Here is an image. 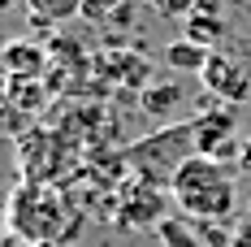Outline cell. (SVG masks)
Instances as JSON below:
<instances>
[{"mask_svg": "<svg viewBox=\"0 0 251 247\" xmlns=\"http://www.w3.org/2000/svg\"><path fill=\"white\" fill-rule=\"evenodd\" d=\"M169 195L191 221H226L234 213V204H238L229 165L208 161V156H191L177 169V178L169 182Z\"/></svg>", "mask_w": 251, "mask_h": 247, "instance_id": "6da1fadb", "label": "cell"}, {"mask_svg": "<svg viewBox=\"0 0 251 247\" xmlns=\"http://www.w3.org/2000/svg\"><path fill=\"white\" fill-rule=\"evenodd\" d=\"M65 225L78 234V225L70 221V204L56 187H44V182H18L13 187V195H9V234L13 239H22L26 247L61 243Z\"/></svg>", "mask_w": 251, "mask_h": 247, "instance_id": "7a4b0ae2", "label": "cell"}, {"mask_svg": "<svg viewBox=\"0 0 251 247\" xmlns=\"http://www.w3.org/2000/svg\"><path fill=\"white\" fill-rule=\"evenodd\" d=\"M191 156H200V148H195V122H174L165 130H156V135H148V139H134L122 152L126 169L139 182L165 187V191H169V182L177 178V169Z\"/></svg>", "mask_w": 251, "mask_h": 247, "instance_id": "3957f363", "label": "cell"}, {"mask_svg": "<svg viewBox=\"0 0 251 247\" xmlns=\"http://www.w3.org/2000/svg\"><path fill=\"white\" fill-rule=\"evenodd\" d=\"M169 217V191L165 187H151V182H126L117 191L113 204V221L122 230H160V221Z\"/></svg>", "mask_w": 251, "mask_h": 247, "instance_id": "277c9868", "label": "cell"}, {"mask_svg": "<svg viewBox=\"0 0 251 247\" xmlns=\"http://www.w3.org/2000/svg\"><path fill=\"white\" fill-rule=\"evenodd\" d=\"M195 148H200V156L221 161V165L238 161L243 143L234 135V109L229 104H212V109H203L200 117H195Z\"/></svg>", "mask_w": 251, "mask_h": 247, "instance_id": "5b68a950", "label": "cell"}, {"mask_svg": "<svg viewBox=\"0 0 251 247\" xmlns=\"http://www.w3.org/2000/svg\"><path fill=\"white\" fill-rule=\"evenodd\" d=\"M200 78H203V87L221 100V104H243V100H251V78H247V70H243L238 61L221 56V52H212V56H208V65H203Z\"/></svg>", "mask_w": 251, "mask_h": 247, "instance_id": "8992f818", "label": "cell"}, {"mask_svg": "<svg viewBox=\"0 0 251 247\" xmlns=\"http://www.w3.org/2000/svg\"><path fill=\"white\" fill-rule=\"evenodd\" d=\"M52 70V52L39 39H9L0 48V74L13 78H48Z\"/></svg>", "mask_w": 251, "mask_h": 247, "instance_id": "52a82bcc", "label": "cell"}, {"mask_svg": "<svg viewBox=\"0 0 251 247\" xmlns=\"http://www.w3.org/2000/svg\"><path fill=\"white\" fill-rule=\"evenodd\" d=\"M182 39L217 52V44L226 39V13H221V4H217V0H200V4L191 9V18L182 22Z\"/></svg>", "mask_w": 251, "mask_h": 247, "instance_id": "ba28073f", "label": "cell"}, {"mask_svg": "<svg viewBox=\"0 0 251 247\" xmlns=\"http://www.w3.org/2000/svg\"><path fill=\"white\" fill-rule=\"evenodd\" d=\"M0 100L4 104H13L18 113H26V117H35V113H44L48 109V82L44 78H13V74H0Z\"/></svg>", "mask_w": 251, "mask_h": 247, "instance_id": "9c48e42d", "label": "cell"}, {"mask_svg": "<svg viewBox=\"0 0 251 247\" xmlns=\"http://www.w3.org/2000/svg\"><path fill=\"white\" fill-rule=\"evenodd\" d=\"M91 70H96L100 78H122V82H143V87L151 82V65L143 61V56L126 52V48L96 52V56H91Z\"/></svg>", "mask_w": 251, "mask_h": 247, "instance_id": "30bf717a", "label": "cell"}, {"mask_svg": "<svg viewBox=\"0 0 251 247\" xmlns=\"http://www.w3.org/2000/svg\"><path fill=\"white\" fill-rule=\"evenodd\" d=\"M182 87L177 82H148L143 91H139V109L148 113V117H169L177 104H182Z\"/></svg>", "mask_w": 251, "mask_h": 247, "instance_id": "8fae6325", "label": "cell"}, {"mask_svg": "<svg viewBox=\"0 0 251 247\" xmlns=\"http://www.w3.org/2000/svg\"><path fill=\"white\" fill-rule=\"evenodd\" d=\"M22 4L39 26H65L70 18H82V0H22Z\"/></svg>", "mask_w": 251, "mask_h": 247, "instance_id": "7c38bea8", "label": "cell"}, {"mask_svg": "<svg viewBox=\"0 0 251 247\" xmlns=\"http://www.w3.org/2000/svg\"><path fill=\"white\" fill-rule=\"evenodd\" d=\"M208 56H212V52L200 48V44H191V39H174V44L165 48V65L177 70V74H203Z\"/></svg>", "mask_w": 251, "mask_h": 247, "instance_id": "4fadbf2b", "label": "cell"}, {"mask_svg": "<svg viewBox=\"0 0 251 247\" xmlns=\"http://www.w3.org/2000/svg\"><path fill=\"white\" fill-rule=\"evenodd\" d=\"M156 234H160V243H165V247H203V239L195 234V225H186L182 217H165Z\"/></svg>", "mask_w": 251, "mask_h": 247, "instance_id": "5bb4252c", "label": "cell"}, {"mask_svg": "<svg viewBox=\"0 0 251 247\" xmlns=\"http://www.w3.org/2000/svg\"><path fill=\"white\" fill-rule=\"evenodd\" d=\"M30 130H35V122H30L26 113H18L13 104L0 100V139H22V135H30Z\"/></svg>", "mask_w": 251, "mask_h": 247, "instance_id": "9a60e30c", "label": "cell"}, {"mask_svg": "<svg viewBox=\"0 0 251 247\" xmlns=\"http://www.w3.org/2000/svg\"><path fill=\"white\" fill-rule=\"evenodd\" d=\"M130 0H82V18L91 26H113V18L122 13Z\"/></svg>", "mask_w": 251, "mask_h": 247, "instance_id": "2e32d148", "label": "cell"}, {"mask_svg": "<svg viewBox=\"0 0 251 247\" xmlns=\"http://www.w3.org/2000/svg\"><path fill=\"white\" fill-rule=\"evenodd\" d=\"M148 4L160 13V18H182V22H186V18H191V9H195L200 0H148Z\"/></svg>", "mask_w": 251, "mask_h": 247, "instance_id": "e0dca14e", "label": "cell"}, {"mask_svg": "<svg viewBox=\"0 0 251 247\" xmlns=\"http://www.w3.org/2000/svg\"><path fill=\"white\" fill-rule=\"evenodd\" d=\"M238 169H247V173H251V135L243 139V148H238Z\"/></svg>", "mask_w": 251, "mask_h": 247, "instance_id": "ac0fdd59", "label": "cell"}, {"mask_svg": "<svg viewBox=\"0 0 251 247\" xmlns=\"http://www.w3.org/2000/svg\"><path fill=\"white\" fill-rule=\"evenodd\" d=\"M9 234V204H0V239Z\"/></svg>", "mask_w": 251, "mask_h": 247, "instance_id": "d6986e66", "label": "cell"}, {"mask_svg": "<svg viewBox=\"0 0 251 247\" xmlns=\"http://www.w3.org/2000/svg\"><path fill=\"white\" fill-rule=\"evenodd\" d=\"M39 247H70V243H65V239H61V243H39Z\"/></svg>", "mask_w": 251, "mask_h": 247, "instance_id": "ffe728a7", "label": "cell"}, {"mask_svg": "<svg viewBox=\"0 0 251 247\" xmlns=\"http://www.w3.org/2000/svg\"><path fill=\"white\" fill-rule=\"evenodd\" d=\"M9 4H13V0H0V13H4V9H9Z\"/></svg>", "mask_w": 251, "mask_h": 247, "instance_id": "44dd1931", "label": "cell"}]
</instances>
